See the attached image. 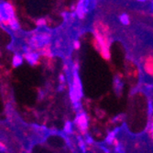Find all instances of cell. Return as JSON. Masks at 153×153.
Instances as JSON below:
<instances>
[{
    "label": "cell",
    "instance_id": "obj_16",
    "mask_svg": "<svg viewBox=\"0 0 153 153\" xmlns=\"http://www.w3.org/2000/svg\"><path fill=\"white\" fill-rule=\"evenodd\" d=\"M149 137L152 138V140H153V121L150 122L149 125Z\"/></svg>",
    "mask_w": 153,
    "mask_h": 153
},
{
    "label": "cell",
    "instance_id": "obj_10",
    "mask_svg": "<svg viewBox=\"0 0 153 153\" xmlns=\"http://www.w3.org/2000/svg\"><path fill=\"white\" fill-rule=\"evenodd\" d=\"M7 25L8 26L9 29H10L11 30H13V31L19 30V29H20L19 23V21L16 19V18H14V19H12L11 20H9V21L7 22Z\"/></svg>",
    "mask_w": 153,
    "mask_h": 153
},
{
    "label": "cell",
    "instance_id": "obj_18",
    "mask_svg": "<svg viewBox=\"0 0 153 153\" xmlns=\"http://www.w3.org/2000/svg\"><path fill=\"white\" fill-rule=\"evenodd\" d=\"M100 149H103V151H104L105 153H109V152H110V150H109L107 148H105V146H100Z\"/></svg>",
    "mask_w": 153,
    "mask_h": 153
},
{
    "label": "cell",
    "instance_id": "obj_11",
    "mask_svg": "<svg viewBox=\"0 0 153 153\" xmlns=\"http://www.w3.org/2000/svg\"><path fill=\"white\" fill-rule=\"evenodd\" d=\"M63 130L66 134H72L74 131V123L72 121H66L64 124Z\"/></svg>",
    "mask_w": 153,
    "mask_h": 153
},
{
    "label": "cell",
    "instance_id": "obj_1",
    "mask_svg": "<svg viewBox=\"0 0 153 153\" xmlns=\"http://www.w3.org/2000/svg\"><path fill=\"white\" fill-rule=\"evenodd\" d=\"M51 41V36L47 33H36L27 39V45L32 50L41 49L47 46Z\"/></svg>",
    "mask_w": 153,
    "mask_h": 153
},
{
    "label": "cell",
    "instance_id": "obj_12",
    "mask_svg": "<svg viewBox=\"0 0 153 153\" xmlns=\"http://www.w3.org/2000/svg\"><path fill=\"white\" fill-rule=\"evenodd\" d=\"M119 21H120L121 24H123L125 26L128 25L129 22H130V20H129V17H128V14H126V13L121 14V15L119 16Z\"/></svg>",
    "mask_w": 153,
    "mask_h": 153
},
{
    "label": "cell",
    "instance_id": "obj_2",
    "mask_svg": "<svg viewBox=\"0 0 153 153\" xmlns=\"http://www.w3.org/2000/svg\"><path fill=\"white\" fill-rule=\"evenodd\" d=\"M0 15H1V24H7L9 20L15 18V11L12 5L6 1H1L0 4Z\"/></svg>",
    "mask_w": 153,
    "mask_h": 153
},
{
    "label": "cell",
    "instance_id": "obj_5",
    "mask_svg": "<svg viewBox=\"0 0 153 153\" xmlns=\"http://www.w3.org/2000/svg\"><path fill=\"white\" fill-rule=\"evenodd\" d=\"M24 58L30 65H35L39 59V53L31 50L30 51L24 53Z\"/></svg>",
    "mask_w": 153,
    "mask_h": 153
},
{
    "label": "cell",
    "instance_id": "obj_6",
    "mask_svg": "<svg viewBox=\"0 0 153 153\" xmlns=\"http://www.w3.org/2000/svg\"><path fill=\"white\" fill-rule=\"evenodd\" d=\"M95 38H96V41H97V44L100 47V51L101 52L103 53V55L105 57V58H108L109 57V53H108V48H107V45L105 44V40L103 39L102 36H100L99 34L95 33Z\"/></svg>",
    "mask_w": 153,
    "mask_h": 153
},
{
    "label": "cell",
    "instance_id": "obj_7",
    "mask_svg": "<svg viewBox=\"0 0 153 153\" xmlns=\"http://www.w3.org/2000/svg\"><path fill=\"white\" fill-rule=\"evenodd\" d=\"M123 88H124V83H123L122 80L118 76H116L114 78V89H115V93L117 95H120L122 91H123Z\"/></svg>",
    "mask_w": 153,
    "mask_h": 153
},
{
    "label": "cell",
    "instance_id": "obj_20",
    "mask_svg": "<svg viewBox=\"0 0 153 153\" xmlns=\"http://www.w3.org/2000/svg\"><path fill=\"white\" fill-rule=\"evenodd\" d=\"M137 1H138V2H145V1H147V0H137Z\"/></svg>",
    "mask_w": 153,
    "mask_h": 153
},
{
    "label": "cell",
    "instance_id": "obj_4",
    "mask_svg": "<svg viewBox=\"0 0 153 153\" xmlns=\"http://www.w3.org/2000/svg\"><path fill=\"white\" fill-rule=\"evenodd\" d=\"M74 123L77 125V127L82 133H85L88 128V118L85 112H79L76 116Z\"/></svg>",
    "mask_w": 153,
    "mask_h": 153
},
{
    "label": "cell",
    "instance_id": "obj_14",
    "mask_svg": "<svg viewBox=\"0 0 153 153\" xmlns=\"http://www.w3.org/2000/svg\"><path fill=\"white\" fill-rule=\"evenodd\" d=\"M115 152L116 153H125V148H124L123 144L117 143L115 147Z\"/></svg>",
    "mask_w": 153,
    "mask_h": 153
},
{
    "label": "cell",
    "instance_id": "obj_9",
    "mask_svg": "<svg viewBox=\"0 0 153 153\" xmlns=\"http://www.w3.org/2000/svg\"><path fill=\"white\" fill-rule=\"evenodd\" d=\"M25 58L22 56L20 54H15L14 55V57L12 59V66L14 68H18L19 67L22 63H23V60Z\"/></svg>",
    "mask_w": 153,
    "mask_h": 153
},
{
    "label": "cell",
    "instance_id": "obj_17",
    "mask_svg": "<svg viewBox=\"0 0 153 153\" xmlns=\"http://www.w3.org/2000/svg\"><path fill=\"white\" fill-rule=\"evenodd\" d=\"M153 113V105L151 103V101L149 102V116H151V114Z\"/></svg>",
    "mask_w": 153,
    "mask_h": 153
},
{
    "label": "cell",
    "instance_id": "obj_15",
    "mask_svg": "<svg viewBox=\"0 0 153 153\" xmlns=\"http://www.w3.org/2000/svg\"><path fill=\"white\" fill-rule=\"evenodd\" d=\"M85 142H86L87 144H93V142H94L92 137H91L90 135L86 134V133H85Z\"/></svg>",
    "mask_w": 153,
    "mask_h": 153
},
{
    "label": "cell",
    "instance_id": "obj_8",
    "mask_svg": "<svg viewBox=\"0 0 153 153\" xmlns=\"http://www.w3.org/2000/svg\"><path fill=\"white\" fill-rule=\"evenodd\" d=\"M118 131H119V128H115V129L112 130V131H110V132L107 134L106 137H105V142L106 144H113V142H114V140H115V138H116V136L117 135V132H118Z\"/></svg>",
    "mask_w": 153,
    "mask_h": 153
},
{
    "label": "cell",
    "instance_id": "obj_13",
    "mask_svg": "<svg viewBox=\"0 0 153 153\" xmlns=\"http://www.w3.org/2000/svg\"><path fill=\"white\" fill-rule=\"evenodd\" d=\"M78 144H79V148L81 149V151L82 153H86V142L85 140L82 138V137H78Z\"/></svg>",
    "mask_w": 153,
    "mask_h": 153
},
{
    "label": "cell",
    "instance_id": "obj_19",
    "mask_svg": "<svg viewBox=\"0 0 153 153\" xmlns=\"http://www.w3.org/2000/svg\"><path fill=\"white\" fill-rule=\"evenodd\" d=\"M74 47L76 49H78L80 47V42H78V41H75V42H74Z\"/></svg>",
    "mask_w": 153,
    "mask_h": 153
},
{
    "label": "cell",
    "instance_id": "obj_3",
    "mask_svg": "<svg viewBox=\"0 0 153 153\" xmlns=\"http://www.w3.org/2000/svg\"><path fill=\"white\" fill-rule=\"evenodd\" d=\"M94 7V1L93 0H79V2L76 6V15L80 19H83L92 8Z\"/></svg>",
    "mask_w": 153,
    "mask_h": 153
}]
</instances>
